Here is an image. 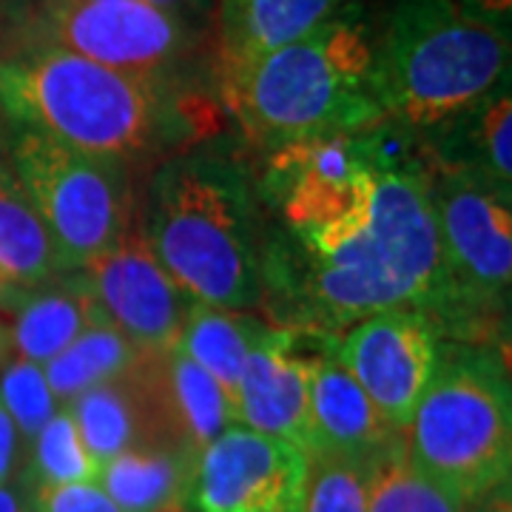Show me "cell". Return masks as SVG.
<instances>
[{
	"label": "cell",
	"instance_id": "1",
	"mask_svg": "<svg viewBox=\"0 0 512 512\" xmlns=\"http://www.w3.org/2000/svg\"><path fill=\"white\" fill-rule=\"evenodd\" d=\"M222 94L248 137L271 146L362 131L384 117L373 43L342 15L274 52L222 63Z\"/></svg>",
	"mask_w": 512,
	"mask_h": 512
},
{
	"label": "cell",
	"instance_id": "2",
	"mask_svg": "<svg viewBox=\"0 0 512 512\" xmlns=\"http://www.w3.org/2000/svg\"><path fill=\"white\" fill-rule=\"evenodd\" d=\"M441 245L430 183L419 171L382 165L370 220L328 254L311 256L308 293L333 322L393 308L439 311Z\"/></svg>",
	"mask_w": 512,
	"mask_h": 512
},
{
	"label": "cell",
	"instance_id": "3",
	"mask_svg": "<svg viewBox=\"0 0 512 512\" xmlns=\"http://www.w3.org/2000/svg\"><path fill=\"white\" fill-rule=\"evenodd\" d=\"M373 63L382 114L436 126L510 80V35L464 15L453 0H399Z\"/></svg>",
	"mask_w": 512,
	"mask_h": 512
},
{
	"label": "cell",
	"instance_id": "4",
	"mask_svg": "<svg viewBox=\"0 0 512 512\" xmlns=\"http://www.w3.org/2000/svg\"><path fill=\"white\" fill-rule=\"evenodd\" d=\"M143 237L188 299L237 313L259 302L251 202L231 168H168L154 185Z\"/></svg>",
	"mask_w": 512,
	"mask_h": 512
},
{
	"label": "cell",
	"instance_id": "5",
	"mask_svg": "<svg viewBox=\"0 0 512 512\" xmlns=\"http://www.w3.org/2000/svg\"><path fill=\"white\" fill-rule=\"evenodd\" d=\"M0 109L60 146L111 160L143 151L163 117L154 77L52 46L0 60Z\"/></svg>",
	"mask_w": 512,
	"mask_h": 512
},
{
	"label": "cell",
	"instance_id": "6",
	"mask_svg": "<svg viewBox=\"0 0 512 512\" xmlns=\"http://www.w3.org/2000/svg\"><path fill=\"white\" fill-rule=\"evenodd\" d=\"M402 433L407 458L467 504L507 487L512 467L507 365L487 350H439L433 379Z\"/></svg>",
	"mask_w": 512,
	"mask_h": 512
},
{
	"label": "cell",
	"instance_id": "7",
	"mask_svg": "<svg viewBox=\"0 0 512 512\" xmlns=\"http://www.w3.org/2000/svg\"><path fill=\"white\" fill-rule=\"evenodd\" d=\"M12 168L63 268H83L128 231V180L120 160L83 154L26 131Z\"/></svg>",
	"mask_w": 512,
	"mask_h": 512
},
{
	"label": "cell",
	"instance_id": "8",
	"mask_svg": "<svg viewBox=\"0 0 512 512\" xmlns=\"http://www.w3.org/2000/svg\"><path fill=\"white\" fill-rule=\"evenodd\" d=\"M384 163L390 157L379 137L359 131L279 146L268 183L308 254H328L370 220Z\"/></svg>",
	"mask_w": 512,
	"mask_h": 512
},
{
	"label": "cell",
	"instance_id": "9",
	"mask_svg": "<svg viewBox=\"0 0 512 512\" xmlns=\"http://www.w3.org/2000/svg\"><path fill=\"white\" fill-rule=\"evenodd\" d=\"M507 194V191H504ZM441 245V305L487 311L507 305L512 279L510 197L487 177L450 174L430 185Z\"/></svg>",
	"mask_w": 512,
	"mask_h": 512
},
{
	"label": "cell",
	"instance_id": "10",
	"mask_svg": "<svg viewBox=\"0 0 512 512\" xmlns=\"http://www.w3.org/2000/svg\"><path fill=\"white\" fill-rule=\"evenodd\" d=\"M46 46L117 72L154 77L185 49L183 20L146 0H46Z\"/></svg>",
	"mask_w": 512,
	"mask_h": 512
},
{
	"label": "cell",
	"instance_id": "11",
	"mask_svg": "<svg viewBox=\"0 0 512 512\" xmlns=\"http://www.w3.org/2000/svg\"><path fill=\"white\" fill-rule=\"evenodd\" d=\"M308 453L285 439L231 424L197 453V512H302Z\"/></svg>",
	"mask_w": 512,
	"mask_h": 512
},
{
	"label": "cell",
	"instance_id": "12",
	"mask_svg": "<svg viewBox=\"0 0 512 512\" xmlns=\"http://www.w3.org/2000/svg\"><path fill=\"white\" fill-rule=\"evenodd\" d=\"M333 350L379 416L404 430L433 379L441 348L427 313L393 308L359 319Z\"/></svg>",
	"mask_w": 512,
	"mask_h": 512
},
{
	"label": "cell",
	"instance_id": "13",
	"mask_svg": "<svg viewBox=\"0 0 512 512\" xmlns=\"http://www.w3.org/2000/svg\"><path fill=\"white\" fill-rule=\"evenodd\" d=\"M80 271L100 316L137 348L168 350L177 345L194 299L168 276L143 234L126 231Z\"/></svg>",
	"mask_w": 512,
	"mask_h": 512
},
{
	"label": "cell",
	"instance_id": "14",
	"mask_svg": "<svg viewBox=\"0 0 512 512\" xmlns=\"http://www.w3.org/2000/svg\"><path fill=\"white\" fill-rule=\"evenodd\" d=\"M313 359L293 353L291 333L265 325L239 376L237 421L311 453Z\"/></svg>",
	"mask_w": 512,
	"mask_h": 512
},
{
	"label": "cell",
	"instance_id": "15",
	"mask_svg": "<svg viewBox=\"0 0 512 512\" xmlns=\"http://www.w3.org/2000/svg\"><path fill=\"white\" fill-rule=\"evenodd\" d=\"M399 433L402 430H393L379 416L365 390L336 359L333 345L313 359L311 453L370 458Z\"/></svg>",
	"mask_w": 512,
	"mask_h": 512
},
{
	"label": "cell",
	"instance_id": "16",
	"mask_svg": "<svg viewBox=\"0 0 512 512\" xmlns=\"http://www.w3.org/2000/svg\"><path fill=\"white\" fill-rule=\"evenodd\" d=\"M9 288V285H6ZM0 291L6 308H0V330L15 356L35 365L52 362L60 350L74 342V336L89 328L94 319H103L86 282L80 285H55L46 291L12 296Z\"/></svg>",
	"mask_w": 512,
	"mask_h": 512
},
{
	"label": "cell",
	"instance_id": "17",
	"mask_svg": "<svg viewBox=\"0 0 512 512\" xmlns=\"http://www.w3.org/2000/svg\"><path fill=\"white\" fill-rule=\"evenodd\" d=\"M197 453L165 444H134L100 464L97 484L120 512H183Z\"/></svg>",
	"mask_w": 512,
	"mask_h": 512
},
{
	"label": "cell",
	"instance_id": "18",
	"mask_svg": "<svg viewBox=\"0 0 512 512\" xmlns=\"http://www.w3.org/2000/svg\"><path fill=\"white\" fill-rule=\"evenodd\" d=\"M348 0H222V63L274 52L342 15Z\"/></svg>",
	"mask_w": 512,
	"mask_h": 512
},
{
	"label": "cell",
	"instance_id": "19",
	"mask_svg": "<svg viewBox=\"0 0 512 512\" xmlns=\"http://www.w3.org/2000/svg\"><path fill=\"white\" fill-rule=\"evenodd\" d=\"M66 410L72 413L86 450L100 464L123 453L126 447L148 444V430H154L151 404L137 362L123 376L83 390Z\"/></svg>",
	"mask_w": 512,
	"mask_h": 512
},
{
	"label": "cell",
	"instance_id": "20",
	"mask_svg": "<svg viewBox=\"0 0 512 512\" xmlns=\"http://www.w3.org/2000/svg\"><path fill=\"white\" fill-rule=\"evenodd\" d=\"M66 271L15 168L0 160V274L9 285L35 288Z\"/></svg>",
	"mask_w": 512,
	"mask_h": 512
},
{
	"label": "cell",
	"instance_id": "21",
	"mask_svg": "<svg viewBox=\"0 0 512 512\" xmlns=\"http://www.w3.org/2000/svg\"><path fill=\"white\" fill-rule=\"evenodd\" d=\"M163 390L171 421L194 453L231 424H239L234 396L180 348L163 353Z\"/></svg>",
	"mask_w": 512,
	"mask_h": 512
},
{
	"label": "cell",
	"instance_id": "22",
	"mask_svg": "<svg viewBox=\"0 0 512 512\" xmlns=\"http://www.w3.org/2000/svg\"><path fill=\"white\" fill-rule=\"evenodd\" d=\"M140 353L143 350L106 319H94L89 328L74 336L69 348L60 350L52 362L43 365V373L57 404L69 407L83 390L123 376L140 359Z\"/></svg>",
	"mask_w": 512,
	"mask_h": 512
},
{
	"label": "cell",
	"instance_id": "23",
	"mask_svg": "<svg viewBox=\"0 0 512 512\" xmlns=\"http://www.w3.org/2000/svg\"><path fill=\"white\" fill-rule=\"evenodd\" d=\"M262 330L265 325L251 316L194 302L174 348L183 350L191 362H197L205 373H211L234 396L245 359Z\"/></svg>",
	"mask_w": 512,
	"mask_h": 512
},
{
	"label": "cell",
	"instance_id": "24",
	"mask_svg": "<svg viewBox=\"0 0 512 512\" xmlns=\"http://www.w3.org/2000/svg\"><path fill=\"white\" fill-rule=\"evenodd\" d=\"M367 512H470V504L421 473L399 433L367 458Z\"/></svg>",
	"mask_w": 512,
	"mask_h": 512
},
{
	"label": "cell",
	"instance_id": "25",
	"mask_svg": "<svg viewBox=\"0 0 512 512\" xmlns=\"http://www.w3.org/2000/svg\"><path fill=\"white\" fill-rule=\"evenodd\" d=\"M32 450V478L40 484H74V481H97L100 461L86 450L72 413L60 407L52 419L37 433Z\"/></svg>",
	"mask_w": 512,
	"mask_h": 512
},
{
	"label": "cell",
	"instance_id": "26",
	"mask_svg": "<svg viewBox=\"0 0 512 512\" xmlns=\"http://www.w3.org/2000/svg\"><path fill=\"white\" fill-rule=\"evenodd\" d=\"M302 512H367V458L308 453Z\"/></svg>",
	"mask_w": 512,
	"mask_h": 512
},
{
	"label": "cell",
	"instance_id": "27",
	"mask_svg": "<svg viewBox=\"0 0 512 512\" xmlns=\"http://www.w3.org/2000/svg\"><path fill=\"white\" fill-rule=\"evenodd\" d=\"M0 404L12 416L23 439H35L43 424L60 410L52 387L46 382L43 365L29 359H9L0 370Z\"/></svg>",
	"mask_w": 512,
	"mask_h": 512
},
{
	"label": "cell",
	"instance_id": "28",
	"mask_svg": "<svg viewBox=\"0 0 512 512\" xmlns=\"http://www.w3.org/2000/svg\"><path fill=\"white\" fill-rule=\"evenodd\" d=\"M473 131H476L481 177L504 188L510 194L512 185V100L510 86H498L478 106Z\"/></svg>",
	"mask_w": 512,
	"mask_h": 512
},
{
	"label": "cell",
	"instance_id": "29",
	"mask_svg": "<svg viewBox=\"0 0 512 512\" xmlns=\"http://www.w3.org/2000/svg\"><path fill=\"white\" fill-rule=\"evenodd\" d=\"M29 512H120L97 481L40 484L32 493Z\"/></svg>",
	"mask_w": 512,
	"mask_h": 512
},
{
	"label": "cell",
	"instance_id": "30",
	"mask_svg": "<svg viewBox=\"0 0 512 512\" xmlns=\"http://www.w3.org/2000/svg\"><path fill=\"white\" fill-rule=\"evenodd\" d=\"M453 3L464 15L493 26L495 32H501V35H510L512 0H453Z\"/></svg>",
	"mask_w": 512,
	"mask_h": 512
},
{
	"label": "cell",
	"instance_id": "31",
	"mask_svg": "<svg viewBox=\"0 0 512 512\" xmlns=\"http://www.w3.org/2000/svg\"><path fill=\"white\" fill-rule=\"evenodd\" d=\"M20 433L15 427L12 416L6 413V407L0 404V484H9V478L15 473V461H18Z\"/></svg>",
	"mask_w": 512,
	"mask_h": 512
},
{
	"label": "cell",
	"instance_id": "32",
	"mask_svg": "<svg viewBox=\"0 0 512 512\" xmlns=\"http://www.w3.org/2000/svg\"><path fill=\"white\" fill-rule=\"evenodd\" d=\"M146 3L157 6V9H165V12H171L174 18L183 20V15H194V12H200L205 0H146Z\"/></svg>",
	"mask_w": 512,
	"mask_h": 512
},
{
	"label": "cell",
	"instance_id": "33",
	"mask_svg": "<svg viewBox=\"0 0 512 512\" xmlns=\"http://www.w3.org/2000/svg\"><path fill=\"white\" fill-rule=\"evenodd\" d=\"M473 512H512L510 484H507V487H501V490H495V493L487 495V498H481Z\"/></svg>",
	"mask_w": 512,
	"mask_h": 512
},
{
	"label": "cell",
	"instance_id": "34",
	"mask_svg": "<svg viewBox=\"0 0 512 512\" xmlns=\"http://www.w3.org/2000/svg\"><path fill=\"white\" fill-rule=\"evenodd\" d=\"M0 512H29L23 507L18 490H12L9 484H0Z\"/></svg>",
	"mask_w": 512,
	"mask_h": 512
},
{
	"label": "cell",
	"instance_id": "35",
	"mask_svg": "<svg viewBox=\"0 0 512 512\" xmlns=\"http://www.w3.org/2000/svg\"><path fill=\"white\" fill-rule=\"evenodd\" d=\"M3 359H6V336H3V330H0V365H3Z\"/></svg>",
	"mask_w": 512,
	"mask_h": 512
},
{
	"label": "cell",
	"instance_id": "36",
	"mask_svg": "<svg viewBox=\"0 0 512 512\" xmlns=\"http://www.w3.org/2000/svg\"><path fill=\"white\" fill-rule=\"evenodd\" d=\"M6 285H9V282H6V276L0 274V291H3V288H6Z\"/></svg>",
	"mask_w": 512,
	"mask_h": 512
}]
</instances>
